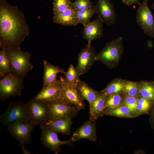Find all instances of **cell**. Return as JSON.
I'll return each mask as SVG.
<instances>
[{"label": "cell", "instance_id": "1", "mask_svg": "<svg viewBox=\"0 0 154 154\" xmlns=\"http://www.w3.org/2000/svg\"><path fill=\"white\" fill-rule=\"evenodd\" d=\"M30 31L23 13L6 0H0V47L20 48Z\"/></svg>", "mask_w": 154, "mask_h": 154}, {"label": "cell", "instance_id": "2", "mask_svg": "<svg viewBox=\"0 0 154 154\" xmlns=\"http://www.w3.org/2000/svg\"><path fill=\"white\" fill-rule=\"evenodd\" d=\"M11 72L24 78L33 68L30 62L31 56L29 53L21 50L20 48L9 47L5 48Z\"/></svg>", "mask_w": 154, "mask_h": 154}, {"label": "cell", "instance_id": "3", "mask_svg": "<svg viewBox=\"0 0 154 154\" xmlns=\"http://www.w3.org/2000/svg\"><path fill=\"white\" fill-rule=\"evenodd\" d=\"M24 78L11 72L5 75L0 80V98L5 101L10 97L21 95L24 88Z\"/></svg>", "mask_w": 154, "mask_h": 154}, {"label": "cell", "instance_id": "4", "mask_svg": "<svg viewBox=\"0 0 154 154\" xmlns=\"http://www.w3.org/2000/svg\"><path fill=\"white\" fill-rule=\"evenodd\" d=\"M0 121L7 126L15 122L29 121L27 103L20 100L11 102L0 116Z\"/></svg>", "mask_w": 154, "mask_h": 154}, {"label": "cell", "instance_id": "5", "mask_svg": "<svg viewBox=\"0 0 154 154\" xmlns=\"http://www.w3.org/2000/svg\"><path fill=\"white\" fill-rule=\"evenodd\" d=\"M123 38L119 36L106 44L104 48L96 54V61L112 66L120 57L123 52Z\"/></svg>", "mask_w": 154, "mask_h": 154}, {"label": "cell", "instance_id": "6", "mask_svg": "<svg viewBox=\"0 0 154 154\" xmlns=\"http://www.w3.org/2000/svg\"><path fill=\"white\" fill-rule=\"evenodd\" d=\"M149 0H143L137 10L136 20L144 33L154 38V20L148 5Z\"/></svg>", "mask_w": 154, "mask_h": 154}, {"label": "cell", "instance_id": "7", "mask_svg": "<svg viewBox=\"0 0 154 154\" xmlns=\"http://www.w3.org/2000/svg\"><path fill=\"white\" fill-rule=\"evenodd\" d=\"M27 103L29 121L36 125L45 124L49 119L48 108L46 102L33 98Z\"/></svg>", "mask_w": 154, "mask_h": 154}, {"label": "cell", "instance_id": "8", "mask_svg": "<svg viewBox=\"0 0 154 154\" xmlns=\"http://www.w3.org/2000/svg\"><path fill=\"white\" fill-rule=\"evenodd\" d=\"M40 126L41 131L40 139L42 143L56 154H58L61 151L60 147L62 145L72 146L74 142L71 139L66 141L60 140L58 136V132L44 125Z\"/></svg>", "mask_w": 154, "mask_h": 154}, {"label": "cell", "instance_id": "9", "mask_svg": "<svg viewBox=\"0 0 154 154\" xmlns=\"http://www.w3.org/2000/svg\"><path fill=\"white\" fill-rule=\"evenodd\" d=\"M35 126L34 123L28 121L14 122L7 127L12 137L19 143L25 145L31 143L32 133Z\"/></svg>", "mask_w": 154, "mask_h": 154}, {"label": "cell", "instance_id": "10", "mask_svg": "<svg viewBox=\"0 0 154 154\" xmlns=\"http://www.w3.org/2000/svg\"><path fill=\"white\" fill-rule=\"evenodd\" d=\"M61 86L59 100L65 103L74 106L79 110H84L86 105L81 98L76 87L66 82L64 78L60 77Z\"/></svg>", "mask_w": 154, "mask_h": 154}, {"label": "cell", "instance_id": "11", "mask_svg": "<svg viewBox=\"0 0 154 154\" xmlns=\"http://www.w3.org/2000/svg\"><path fill=\"white\" fill-rule=\"evenodd\" d=\"M46 103L49 111V120L63 118L72 119L77 116L80 110L76 107L59 100Z\"/></svg>", "mask_w": 154, "mask_h": 154}, {"label": "cell", "instance_id": "12", "mask_svg": "<svg viewBox=\"0 0 154 154\" xmlns=\"http://www.w3.org/2000/svg\"><path fill=\"white\" fill-rule=\"evenodd\" d=\"M96 54L94 48L88 44L82 48L79 53L78 63L76 68L79 76L87 72L96 61Z\"/></svg>", "mask_w": 154, "mask_h": 154}, {"label": "cell", "instance_id": "13", "mask_svg": "<svg viewBox=\"0 0 154 154\" xmlns=\"http://www.w3.org/2000/svg\"><path fill=\"white\" fill-rule=\"evenodd\" d=\"M96 6L98 17L109 26L115 24L117 18L114 5L110 0H98Z\"/></svg>", "mask_w": 154, "mask_h": 154}, {"label": "cell", "instance_id": "14", "mask_svg": "<svg viewBox=\"0 0 154 154\" xmlns=\"http://www.w3.org/2000/svg\"><path fill=\"white\" fill-rule=\"evenodd\" d=\"M104 23L98 16L93 20L83 25L82 37L87 40L88 45H91L93 40L103 36Z\"/></svg>", "mask_w": 154, "mask_h": 154}, {"label": "cell", "instance_id": "15", "mask_svg": "<svg viewBox=\"0 0 154 154\" xmlns=\"http://www.w3.org/2000/svg\"><path fill=\"white\" fill-rule=\"evenodd\" d=\"M96 121L90 119L79 127L72 134L71 138L73 142L86 139L92 142L96 141Z\"/></svg>", "mask_w": 154, "mask_h": 154}, {"label": "cell", "instance_id": "16", "mask_svg": "<svg viewBox=\"0 0 154 154\" xmlns=\"http://www.w3.org/2000/svg\"><path fill=\"white\" fill-rule=\"evenodd\" d=\"M61 86L60 80H58L50 85L42 88L39 92L33 99L45 102L59 100Z\"/></svg>", "mask_w": 154, "mask_h": 154}, {"label": "cell", "instance_id": "17", "mask_svg": "<svg viewBox=\"0 0 154 154\" xmlns=\"http://www.w3.org/2000/svg\"><path fill=\"white\" fill-rule=\"evenodd\" d=\"M52 19L54 23L65 26H75L79 24L76 11L72 7L54 15Z\"/></svg>", "mask_w": 154, "mask_h": 154}, {"label": "cell", "instance_id": "18", "mask_svg": "<svg viewBox=\"0 0 154 154\" xmlns=\"http://www.w3.org/2000/svg\"><path fill=\"white\" fill-rule=\"evenodd\" d=\"M44 76L42 88L50 85L58 80L57 74L58 73L64 74V70L58 66L54 65L45 60L43 61Z\"/></svg>", "mask_w": 154, "mask_h": 154}, {"label": "cell", "instance_id": "19", "mask_svg": "<svg viewBox=\"0 0 154 154\" xmlns=\"http://www.w3.org/2000/svg\"><path fill=\"white\" fill-rule=\"evenodd\" d=\"M72 124L71 119L63 118L49 120L44 125L58 133L70 135Z\"/></svg>", "mask_w": 154, "mask_h": 154}, {"label": "cell", "instance_id": "20", "mask_svg": "<svg viewBox=\"0 0 154 154\" xmlns=\"http://www.w3.org/2000/svg\"><path fill=\"white\" fill-rule=\"evenodd\" d=\"M106 96L101 92L95 100L89 105V119L96 120L105 111Z\"/></svg>", "mask_w": 154, "mask_h": 154}, {"label": "cell", "instance_id": "21", "mask_svg": "<svg viewBox=\"0 0 154 154\" xmlns=\"http://www.w3.org/2000/svg\"><path fill=\"white\" fill-rule=\"evenodd\" d=\"M76 88L82 100L87 101L89 105L95 100L100 92L93 89L86 82L80 80L78 83Z\"/></svg>", "mask_w": 154, "mask_h": 154}, {"label": "cell", "instance_id": "22", "mask_svg": "<svg viewBox=\"0 0 154 154\" xmlns=\"http://www.w3.org/2000/svg\"><path fill=\"white\" fill-rule=\"evenodd\" d=\"M76 12L79 24L83 25L89 22L93 15L97 13L96 6L94 5Z\"/></svg>", "mask_w": 154, "mask_h": 154}, {"label": "cell", "instance_id": "23", "mask_svg": "<svg viewBox=\"0 0 154 154\" xmlns=\"http://www.w3.org/2000/svg\"><path fill=\"white\" fill-rule=\"evenodd\" d=\"M139 84V92L142 97L154 100V82H142Z\"/></svg>", "mask_w": 154, "mask_h": 154}, {"label": "cell", "instance_id": "24", "mask_svg": "<svg viewBox=\"0 0 154 154\" xmlns=\"http://www.w3.org/2000/svg\"><path fill=\"white\" fill-rule=\"evenodd\" d=\"M125 83V82L121 80H113L100 92L106 96L112 94H117L123 90Z\"/></svg>", "mask_w": 154, "mask_h": 154}, {"label": "cell", "instance_id": "25", "mask_svg": "<svg viewBox=\"0 0 154 154\" xmlns=\"http://www.w3.org/2000/svg\"><path fill=\"white\" fill-rule=\"evenodd\" d=\"M64 74L65 77L64 78L65 81L76 87L78 83L80 80V76L78 74L76 68L72 64L70 65L67 71L65 72Z\"/></svg>", "mask_w": 154, "mask_h": 154}, {"label": "cell", "instance_id": "26", "mask_svg": "<svg viewBox=\"0 0 154 154\" xmlns=\"http://www.w3.org/2000/svg\"><path fill=\"white\" fill-rule=\"evenodd\" d=\"M11 72L9 61L5 48L1 49L0 51V78Z\"/></svg>", "mask_w": 154, "mask_h": 154}, {"label": "cell", "instance_id": "27", "mask_svg": "<svg viewBox=\"0 0 154 154\" xmlns=\"http://www.w3.org/2000/svg\"><path fill=\"white\" fill-rule=\"evenodd\" d=\"M122 100L121 96L118 93L107 96H106L105 111L119 107Z\"/></svg>", "mask_w": 154, "mask_h": 154}, {"label": "cell", "instance_id": "28", "mask_svg": "<svg viewBox=\"0 0 154 154\" xmlns=\"http://www.w3.org/2000/svg\"><path fill=\"white\" fill-rule=\"evenodd\" d=\"M70 0H53L52 11L54 15L61 13L71 7Z\"/></svg>", "mask_w": 154, "mask_h": 154}, {"label": "cell", "instance_id": "29", "mask_svg": "<svg viewBox=\"0 0 154 154\" xmlns=\"http://www.w3.org/2000/svg\"><path fill=\"white\" fill-rule=\"evenodd\" d=\"M130 112L128 108L125 106L106 110L103 114L119 117H130L131 116Z\"/></svg>", "mask_w": 154, "mask_h": 154}, {"label": "cell", "instance_id": "30", "mask_svg": "<svg viewBox=\"0 0 154 154\" xmlns=\"http://www.w3.org/2000/svg\"><path fill=\"white\" fill-rule=\"evenodd\" d=\"M123 90L128 96L135 97L139 92L138 85L135 82L127 81L125 82Z\"/></svg>", "mask_w": 154, "mask_h": 154}, {"label": "cell", "instance_id": "31", "mask_svg": "<svg viewBox=\"0 0 154 154\" xmlns=\"http://www.w3.org/2000/svg\"><path fill=\"white\" fill-rule=\"evenodd\" d=\"M93 3L90 0H76L71 2V6L72 9L76 11L88 8L93 5Z\"/></svg>", "mask_w": 154, "mask_h": 154}, {"label": "cell", "instance_id": "32", "mask_svg": "<svg viewBox=\"0 0 154 154\" xmlns=\"http://www.w3.org/2000/svg\"><path fill=\"white\" fill-rule=\"evenodd\" d=\"M138 99L135 97L127 96L125 98L124 104L126 106L131 112H135L137 110V106Z\"/></svg>", "mask_w": 154, "mask_h": 154}, {"label": "cell", "instance_id": "33", "mask_svg": "<svg viewBox=\"0 0 154 154\" xmlns=\"http://www.w3.org/2000/svg\"><path fill=\"white\" fill-rule=\"evenodd\" d=\"M151 100L142 97L138 99L137 106V110L141 112L148 110L151 105Z\"/></svg>", "mask_w": 154, "mask_h": 154}, {"label": "cell", "instance_id": "34", "mask_svg": "<svg viewBox=\"0 0 154 154\" xmlns=\"http://www.w3.org/2000/svg\"><path fill=\"white\" fill-rule=\"evenodd\" d=\"M121 1L123 4L128 6H130L135 4L139 5L141 4L140 0H121Z\"/></svg>", "mask_w": 154, "mask_h": 154}, {"label": "cell", "instance_id": "35", "mask_svg": "<svg viewBox=\"0 0 154 154\" xmlns=\"http://www.w3.org/2000/svg\"><path fill=\"white\" fill-rule=\"evenodd\" d=\"M19 145L23 153V154H30L31 152L30 151L28 150L25 147V144L19 143Z\"/></svg>", "mask_w": 154, "mask_h": 154}, {"label": "cell", "instance_id": "36", "mask_svg": "<svg viewBox=\"0 0 154 154\" xmlns=\"http://www.w3.org/2000/svg\"><path fill=\"white\" fill-rule=\"evenodd\" d=\"M151 7L153 9L154 11V2L153 3Z\"/></svg>", "mask_w": 154, "mask_h": 154}, {"label": "cell", "instance_id": "37", "mask_svg": "<svg viewBox=\"0 0 154 154\" xmlns=\"http://www.w3.org/2000/svg\"></svg>", "mask_w": 154, "mask_h": 154}]
</instances>
